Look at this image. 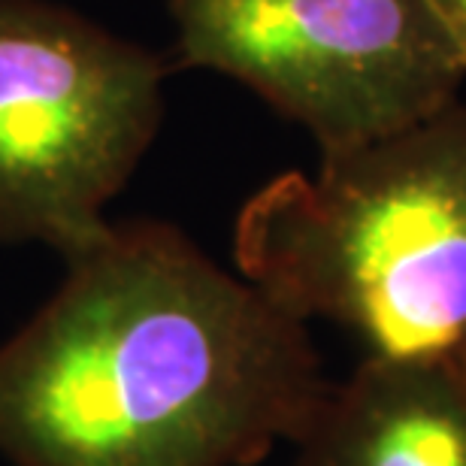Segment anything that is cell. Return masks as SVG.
<instances>
[{
	"instance_id": "6da1fadb",
	"label": "cell",
	"mask_w": 466,
	"mask_h": 466,
	"mask_svg": "<svg viewBox=\"0 0 466 466\" xmlns=\"http://www.w3.org/2000/svg\"><path fill=\"white\" fill-rule=\"evenodd\" d=\"M330 390L297 315L179 228L121 221L0 342L9 466H255Z\"/></svg>"
},
{
	"instance_id": "7a4b0ae2",
	"label": "cell",
	"mask_w": 466,
	"mask_h": 466,
	"mask_svg": "<svg viewBox=\"0 0 466 466\" xmlns=\"http://www.w3.org/2000/svg\"><path fill=\"white\" fill-rule=\"evenodd\" d=\"M242 279L367 354L466 370V106L282 173L233 225Z\"/></svg>"
},
{
	"instance_id": "3957f363",
	"label": "cell",
	"mask_w": 466,
	"mask_h": 466,
	"mask_svg": "<svg viewBox=\"0 0 466 466\" xmlns=\"http://www.w3.org/2000/svg\"><path fill=\"white\" fill-rule=\"evenodd\" d=\"M161 82L152 52L88 18L0 0V242L67 260L104 237L161 125Z\"/></svg>"
},
{
	"instance_id": "277c9868",
	"label": "cell",
	"mask_w": 466,
	"mask_h": 466,
	"mask_svg": "<svg viewBox=\"0 0 466 466\" xmlns=\"http://www.w3.org/2000/svg\"><path fill=\"white\" fill-rule=\"evenodd\" d=\"M182 64L239 79L321 155L431 118L466 64L431 0H170Z\"/></svg>"
},
{
	"instance_id": "5b68a950",
	"label": "cell",
	"mask_w": 466,
	"mask_h": 466,
	"mask_svg": "<svg viewBox=\"0 0 466 466\" xmlns=\"http://www.w3.org/2000/svg\"><path fill=\"white\" fill-rule=\"evenodd\" d=\"M294 451V466H466V370L363 358Z\"/></svg>"
},
{
	"instance_id": "8992f818",
	"label": "cell",
	"mask_w": 466,
	"mask_h": 466,
	"mask_svg": "<svg viewBox=\"0 0 466 466\" xmlns=\"http://www.w3.org/2000/svg\"><path fill=\"white\" fill-rule=\"evenodd\" d=\"M431 6L436 9V15H440V22L451 36L454 49L461 52L466 64V0H431Z\"/></svg>"
}]
</instances>
